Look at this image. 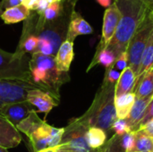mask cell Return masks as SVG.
<instances>
[{
  "mask_svg": "<svg viewBox=\"0 0 153 152\" xmlns=\"http://www.w3.org/2000/svg\"><path fill=\"white\" fill-rule=\"evenodd\" d=\"M121 12L116 32L106 48L113 51L117 58L126 52L129 42L151 10L139 0H113Z\"/></svg>",
  "mask_w": 153,
  "mask_h": 152,
  "instance_id": "obj_1",
  "label": "cell"
},
{
  "mask_svg": "<svg viewBox=\"0 0 153 152\" xmlns=\"http://www.w3.org/2000/svg\"><path fill=\"white\" fill-rule=\"evenodd\" d=\"M31 83L60 101V89L70 81L68 73L56 68L55 56L33 54L30 59Z\"/></svg>",
  "mask_w": 153,
  "mask_h": 152,
  "instance_id": "obj_2",
  "label": "cell"
},
{
  "mask_svg": "<svg viewBox=\"0 0 153 152\" xmlns=\"http://www.w3.org/2000/svg\"><path fill=\"white\" fill-rule=\"evenodd\" d=\"M115 87L116 84L103 82L89 109L77 120L87 128L97 127L106 133L109 132L117 119L115 107Z\"/></svg>",
  "mask_w": 153,
  "mask_h": 152,
  "instance_id": "obj_3",
  "label": "cell"
},
{
  "mask_svg": "<svg viewBox=\"0 0 153 152\" xmlns=\"http://www.w3.org/2000/svg\"><path fill=\"white\" fill-rule=\"evenodd\" d=\"M17 130L24 133L34 152L55 148L61 142L65 128H56L39 117L33 110L17 126Z\"/></svg>",
  "mask_w": 153,
  "mask_h": 152,
  "instance_id": "obj_4",
  "label": "cell"
},
{
  "mask_svg": "<svg viewBox=\"0 0 153 152\" xmlns=\"http://www.w3.org/2000/svg\"><path fill=\"white\" fill-rule=\"evenodd\" d=\"M28 55L18 56L0 48V80L18 81L31 83ZM33 85V84H32Z\"/></svg>",
  "mask_w": 153,
  "mask_h": 152,
  "instance_id": "obj_5",
  "label": "cell"
},
{
  "mask_svg": "<svg viewBox=\"0 0 153 152\" xmlns=\"http://www.w3.org/2000/svg\"><path fill=\"white\" fill-rule=\"evenodd\" d=\"M153 32V20L150 13L145 17L144 21L137 29L133 36L126 49L128 58V67H130L135 74L138 73L142 56L147 46V43Z\"/></svg>",
  "mask_w": 153,
  "mask_h": 152,
  "instance_id": "obj_6",
  "label": "cell"
},
{
  "mask_svg": "<svg viewBox=\"0 0 153 152\" xmlns=\"http://www.w3.org/2000/svg\"><path fill=\"white\" fill-rule=\"evenodd\" d=\"M88 128L80 123L77 118L73 119L69 125L65 127L61 142L53 148L56 151L64 152H94L87 144L85 133Z\"/></svg>",
  "mask_w": 153,
  "mask_h": 152,
  "instance_id": "obj_7",
  "label": "cell"
},
{
  "mask_svg": "<svg viewBox=\"0 0 153 152\" xmlns=\"http://www.w3.org/2000/svg\"><path fill=\"white\" fill-rule=\"evenodd\" d=\"M31 89L37 88L28 82L0 80V109L5 104L26 100L27 93Z\"/></svg>",
  "mask_w": 153,
  "mask_h": 152,
  "instance_id": "obj_8",
  "label": "cell"
},
{
  "mask_svg": "<svg viewBox=\"0 0 153 152\" xmlns=\"http://www.w3.org/2000/svg\"><path fill=\"white\" fill-rule=\"evenodd\" d=\"M120 19L121 12L117 7V4L113 1V4L109 7H108L104 13L101 39L100 41L99 46L97 47L96 53L101 51L102 49L106 48L108 46L116 32Z\"/></svg>",
  "mask_w": 153,
  "mask_h": 152,
  "instance_id": "obj_9",
  "label": "cell"
},
{
  "mask_svg": "<svg viewBox=\"0 0 153 152\" xmlns=\"http://www.w3.org/2000/svg\"><path fill=\"white\" fill-rule=\"evenodd\" d=\"M33 110H35L33 106L27 100H23L5 104L0 109V115L16 127Z\"/></svg>",
  "mask_w": 153,
  "mask_h": 152,
  "instance_id": "obj_10",
  "label": "cell"
},
{
  "mask_svg": "<svg viewBox=\"0 0 153 152\" xmlns=\"http://www.w3.org/2000/svg\"><path fill=\"white\" fill-rule=\"evenodd\" d=\"M26 100L33 106L37 113H44L46 116L55 107L59 104V101L53 96L39 89L30 90L27 93Z\"/></svg>",
  "mask_w": 153,
  "mask_h": 152,
  "instance_id": "obj_11",
  "label": "cell"
},
{
  "mask_svg": "<svg viewBox=\"0 0 153 152\" xmlns=\"http://www.w3.org/2000/svg\"><path fill=\"white\" fill-rule=\"evenodd\" d=\"M21 142L22 136L17 128L0 115V146L8 150L17 147Z\"/></svg>",
  "mask_w": 153,
  "mask_h": 152,
  "instance_id": "obj_12",
  "label": "cell"
},
{
  "mask_svg": "<svg viewBox=\"0 0 153 152\" xmlns=\"http://www.w3.org/2000/svg\"><path fill=\"white\" fill-rule=\"evenodd\" d=\"M93 32L91 24L75 10L72 13L69 22L65 40L74 42V39L81 35H89Z\"/></svg>",
  "mask_w": 153,
  "mask_h": 152,
  "instance_id": "obj_13",
  "label": "cell"
},
{
  "mask_svg": "<svg viewBox=\"0 0 153 152\" xmlns=\"http://www.w3.org/2000/svg\"><path fill=\"white\" fill-rule=\"evenodd\" d=\"M153 97L144 98V99H135L134 104L128 115V116L125 119L130 127L131 131L136 132L138 130V126L140 122L143 120L145 111L147 109L148 105L150 104Z\"/></svg>",
  "mask_w": 153,
  "mask_h": 152,
  "instance_id": "obj_14",
  "label": "cell"
},
{
  "mask_svg": "<svg viewBox=\"0 0 153 152\" xmlns=\"http://www.w3.org/2000/svg\"><path fill=\"white\" fill-rule=\"evenodd\" d=\"M74 57V42L65 40L58 48L55 56V63L56 68L61 72L68 73L71 64Z\"/></svg>",
  "mask_w": 153,
  "mask_h": 152,
  "instance_id": "obj_15",
  "label": "cell"
},
{
  "mask_svg": "<svg viewBox=\"0 0 153 152\" xmlns=\"http://www.w3.org/2000/svg\"><path fill=\"white\" fill-rule=\"evenodd\" d=\"M136 83V77L130 67H126L122 73L115 87V99L123 95L134 92Z\"/></svg>",
  "mask_w": 153,
  "mask_h": 152,
  "instance_id": "obj_16",
  "label": "cell"
},
{
  "mask_svg": "<svg viewBox=\"0 0 153 152\" xmlns=\"http://www.w3.org/2000/svg\"><path fill=\"white\" fill-rule=\"evenodd\" d=\"M30 11L21 4L19 5L4 10L1 13L0 18L5 24H13L22 21H25L30 16Z\"/></svg>",
  "mask_w": 153,
  "mask_h": 152,
  "instance_id": "obj_17",
  "label": "cell"
},
{
  "mask_svg": "<svg viewBox=\"0 0 153 152\" xmlns=\"http://www.w3.org/2000/svg\"><path fill=\"white\" fill-rule=\"evenodd\" d=\"M134 92L136 99L153 97V67L147 71L135 84Z\"/></svg>",
  "mask_w": 153,
  "mask_h": 152,
  "instance_id": "obj_18",
  "label": "cell"
},
{
  "mask_svg": "<svg viewBox=\"0 0 153 152\" xmlns=\"http://www.w3.org/2000/svg\"><path fill=\"white\" fill-rule=\"evenodd\" d=\"M135 94L134 92L123 95L119 98L115 99V107L117 116L118 119H126L135 101Z\"/></svg>",
  "mask_w": 153,
  "mask_h": 152,
  "instance_id": "obj_19",
  "label": "cell"
},
{
  "mask_svg": "<svg viewBox=\"0 0 153 152\" xmlns=\"http://www.w3.org/2000/svg\"><path fill=\"white\" fill-rule=\"evenodd\" d=\"M85 138L88 146L91 150H100L107 142V133L97 127H89Z\"/></svg>",
  "mask_w": 153,
  "mask_h": 152,
  "instance_id": "obj_20",
  "label": "cell"
},
{
  "mask_svg": "<svg viewBox=\"0 0 153 152\" xmlns=\"http://www.w3.org/2000/svg\"><path fill=\"white\" fill-rule=\"evenodd\" d=\"M152 67H153V32L142 56L139 71L136 75V83L140 81L143 75Z\"/></svg>",
  "mask_w": 153,
  "mask_h": 152,
  "instance_id": "obj_21",
  "label": "cell"
},
{
  "mask_svg": "<svg viewBox=\"0 0 153 152\" xmlns=\"http://www.w3.org/2000/svg\"><path fill=\"white\" fill-rule=\"evenodd\" d=\"M116 60H117V56H115L113 51H111L108 48H104L101 51L95 53V56L91 63L90 64L87 72H89L91 68H93L97 65H101L104 67H106V69H108L114 65Z\"/></svg>",
  "mask_w": 153,
  "mask_h": 152,
  "instance_id": "obj_22",
  "label": "cell"
},
{
  "mask_svg": "<svg viewBox=\"0 0 153 152\" xmlns=\"http://www.w3.org/2000/svg\"><path fill=\"white\" fill-rule=\"evenodd\" d=\"M134 133H135V143H134V151L153 152L152 138L142 129Z\"/></svg>",
  "mask_w": 153,
  "mask_h": 152,
  "instance_id": "obj_23",
  "label": "cell"
},
{
  "mask_svg": "<svg viewBox=\"0 0 153 152\" xmlns=\"http://www.w3.org/2000/svg\"><path fill=\"white\" fill-rule=\"evenodd\" d=\"M64 1L49 4L48 8L44 11L42 15H39L44 22H52L58 18L64 10Z\"/></svg>",
  "mask_w": 153,
  "mask_h": 152,
  "instance_id": "obj_24",
  "label": "cell"
},
{
  "mask_svg": "<svg viewBox=\"0 0 153 152\" xmlns=\"http://www.w3.org/2000/svg\"><path fill=\"white\" fill-rule=\"evenodd\" d=\"M135 143V133L131 131L123 136H120V144L125 152L134 151Z\"/></svg>",
  "mask_w": 153,
  "mask_h": 152,
  "instance_id": "obj_25",
  "label": "cell"
},
{
  "mask_svg": "<svg viewBox=\"0 0 153 152\" xmlns=\"http://www.w3.org/2000/svg\"><path fill=\"white\" fill-rule=\"evenodd\" d=\"M102 152H125L120 144V136L113 135L101 148Z\"/></svg>",
  "mask_w": 153,
  "mask_h": 152,
  "instance_id": "obj_26",
  "label": "cell"
},
{
  "mask_svg": "<svg viewBox=\"0 0 153 152\" xmlns=\"http://www.w3.org/2000/svg\"><path fill=\"white\" fill-rule=\"evenodd\" d=\"M111 130L115 133L116 135L117 136H123L124 134L131 132L130 127L128 126L127 123L126 122L125 119H117L116 122L113 124Z\"/></svg>",
  "mask_w": 153,
  "mask_h": 152,
  "instance_id": "obj_27",
  "label": "cell"
},
{
  "mask_svg": "<svg viewBox=\"0 0 153 152\" xmlns=\"http://www.w3.org/2000/svg\"><path fill=\"white\" fill-rule=\"evenodd\" d=\"M120 75H121V73L117 71L116 69H114L111 66V67L106 69V73H105L103 82H108L111 84H117Z\"/></svg>",
  "mask_w": 153,
  "mask_h": 152,
  "instance_id": "obj_28",
  "label": "cell"
},
{
  "mask_svg": "<svg viewBox=\"0 0 153 152\" xmlns=\"http://www.w3.org/2000/svg\"><path fill=\"white\" fill-rule=\"evenodd\" d=\"M128 66V58H127V54L126 52L121 54L117 58V60L115 61L114 65H112V67L114 69H116L117 71L122 73L126 67Z\"/></svg>",
  "mask_w": 153,
  "mask_h": 152,
  "instance_id": "obj_29",
  "label": "cell"
},
{
  "mask_svg": "<svg viewBox=\"0 0 153 152\" xmlns=\"http://www.w3.org/2000/svg\"><path fill=\"white\" fill-rule=\"evenodd\" d=\"M153 120V98L152 99L150 104L148 105L147 107V109L145 111V114H144V116L143 118V120L140 122L139 124V126H138V130L140 128H142L143 126H144L145 125H147L149 122L152 121ZM137 130V131H138Z\"/></svg>",
  "mask_w": 153,
  "mask_h": 152,
  "instance_id": "obj_30",
  "label": "cell"
},
{
  "mask_svg": "<svg viewBox=\"0 0 153 152\" xmlns=\"http://www.w3.org/2000/svg\"><path fill=\"white\" fill-rule=\"evenodd\" d=\"M21 4V0H1L0 1V15L1 13L11 7Z\"/></svg>",
  "mask_w": 153,
  "mask_h": 152,
  "instance_id": "obj_31",
  "label": "cell"
},
{
  "mask_svg": "<svg viewBox=\"0 0 153 152\" xmlns=\"http://www.w3.org/2000/svg\"><path fill=\"white\" fill-rule=\"evenodd\" d=\"M48 5H49L48 0H39L38 4H37V6H36V9H35L34 12L38 15H42L44 11L48 8Z\"/></svg>",
  "mask_w": 153,
  "mask_h": 152,
  "instance_id": "obj_32",
  "label": "cell"
},
{
  "mask_svg": "<svg viewBox=\"0 0 153 152\" xmlns=\"http://www.w3.org/2000/svg\"><path fill=\"white\" fill-rule=\"evenodd\" d=\"M38 1L39 0H25L22 3V4L24 5L26 8H28L30 11H35Z\"/></svg>",
  "mask_w": 153,
  "mask_h": 152,
  "instance_id": "obj_33",
  "label": "cell"
},
{
  "mask_svg": "<svg viewBox=\"0 0 153 152\" xmlns=\"http://www.w3.org/2000/svg\"><path fill=\"white\" fill-rule=\"evenodd\" d=\"M140 129H142V130H143L145 133H147L152 138H153V120L152 121H151V122H149L147 125H145L144 126H143L142 128H140ZM139 129V130H140Z\"/></svg>",
  "mask_w": 153,
  "mask_h": 152,
  "instance_id": "obj_34",
  "label": "cell"
},
{
  "mask_svg": "<svg viewBox=\"0 0 153 152\" xmlns=\"http://www.w3.org/2000/svg\"><path fill=\"white\" fill-rule=\"evenodd\" d=\"M97 2L103 7H109L113 4V0H97Z\"/></svg>",
  "mask_w": 153,
  "mask_h": 152,
  "instance_id": "obj_35",
  "label": "cell"
},
{
  "mask_svg": "<svg viewBox=\"0 0 153 152\" xmlns=\"http://www.w3.org/2000/svg\"><path fill=\"white\" fill-rule=\"evenodd\" d=\"M143 4H144L151 11H153V0H139Z\"/></svg>",
  "mask_w": 153,
  "mask_h": 152,
  "instance_id": "obj_36",
  "label": "cell"
},
{
  "mask_svg": "<svg viewBox=\"0 0 153 152\" xmlns=\"http://www.w3.org/2000/svg\"><path fill=\"white\" fill-rule=\"evenodd\" d=\"M38 152H56V151H55V150H54L53 148H51V149H47V150H43V151H38Z\"/></svg>",
  "mask_w": 153,
  "mask_h": 152,
  "instance_id": "obj_37",
  "label": "cell"
},
{
  "mask_svg": "<svg viewBox=\"0 0 153 152\" xmlns=\"http://www.w3.org/2000/svg\"><path fill=\"white\" fill-rule=\"evenodd\" d=\"M64 0H48L49 4H53V3H56V2H62Z\"/></svg>",
  "mask_w": 153,
  "mask_h": 152,
  "instance_id": "obj_38",
  "label": "cell"
},
{
  "mask_svg": "<svg viewBox=\"0 0 153 152\" xmlns=\"http://www.w3.org/2000/svg\"><path fill=\"white\" fill-rule=\"evenodd\" d=\"M0 152H9V151H8V150H7V149L3 148V147H1V146H0Z\"/></svg>",
  "mask_w": 153,
  "mask_h": 152,
  "instance_id": "obj_39",
  "label": "cell"
},
{
  "mask_svg": "<svg viewBox=\"0 0 153 152\" xmlns=\"http://www.w3.org/2000/svg\"><path fill=\"white\" fill-rule=\"evenodd\" d=\"M150 16H151V18L153 20V11H151V12H150Z\"/></svg>",
  "mask_w": 153,
  "mask_h": 152,
  "instance_id": "obj_40",
  "label": "cell"
},
{
  "mask_svg": "<svg viewBox=\"0 0 153 152\" xmlns=\"http://www.w3.org/2000/svg\"><path fill=\"white\" fill-rule=\"evenodd\" d=\"M98 152H102V150H101V148H100V149L99 150V151H98Z\"/></svg>",
  "mask_w": 153,
  "mask_h": 152,
  "instance_id": "obj_41",
  "label": "cell"
},
{
  "mask_svg": "<svg viewBox=\"0 0 153 152\" xmlns=\"http://www.w3.org/2000/svg\"><path fill=\"white\" fill-rule=\"evenodd\" d=\"M98 151H99V150H97V151H94V152H98Z\"/></svg>",
  "mask_w": 153,
  "mask_h": 152,
  "instance_id": "obj_42",
  "label": "cell"
},
{
  "mask_svg": "<svg viewBox=\"0 0 153 152\" xmlns=\"http://www.w3.org/2000/svg\"><path fill=\"white\" fill-rule=\"evenodd\" d=\"M56 152H64V151H56Z\"/></svg>",
  "mask_w": 153,
  "mask_h": 152,
  "instance_id": "obj_43",
  "label": "cell"
},
{
  "mask_svg": "<svg viewBox=\"0 0 153 152\" xmlns=\"http://www.w3.org/2000/svg\"><path fill=\"white\" fill-rule=\"evenodd\" d=\"M132 152H138V151H132Z\"/></svg>",
  "mask_w": 153,
  "mask_h": 152,
  "instance_id": "obj_44",
  "label": "cell"
},
{
  "mask_svg": "<svg viewBox=\"0 0 153 152\" xmlns=\"http://www.w3.org/2000/svg\"><path fill=\"white\" fill-rule=\"evenodd\" d=\"M152 141H153V138H152Z\"/></svg>",
  "mask_w": 153,
  "mask_h": 152,
  "instance_id": "obj_45",
  "label": "cell"
}]
</instances>
